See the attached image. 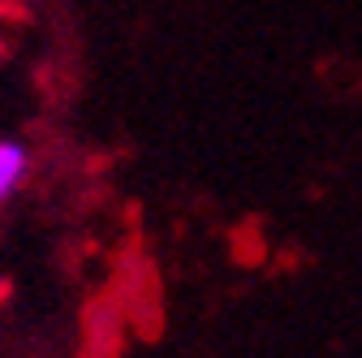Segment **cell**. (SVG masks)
Wrapping results in <instances>:
<instances>
[{"mask_svg": "<svg viewBox=\"0 0 362 358\" xmlns=\"http://www.w3.org/2000/svg\"><path fill=\"white\" fill-rule=\"evenodd\" d=\"M30 173V151L13 139H0V199H9Z\"/></svg>", "mask_w": 362, "mask_h": 358, "instance_id": "cell-1", "label": "cell"}]
</instances>
